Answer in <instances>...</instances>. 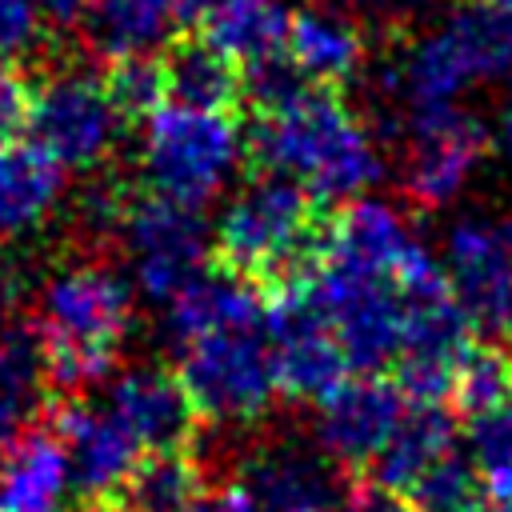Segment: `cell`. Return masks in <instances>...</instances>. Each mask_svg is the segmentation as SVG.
I'll use <instances>...</instances> for the list:
<instances>
[{
	"label": "cell",
	"mask_w": 512,
	"mask_h": 512,
	"mask_svg": "<svg viewBox=\"0 0 512 512\" xmlns=\"http://www.w3.org/2000/svg\"><path fill=\"white\" fill-rule=\"evenodd\" d=\"M284 56L308 84L340 88L364 64V36H360L356 20H348L344 12L324 8V4H304V8L288 12Z\"/></svg>",
	"instance_id": "18"
},
{
	"label": "cell",
	"mask_w": 512,
	"mask_h": 512,
	"mask_svg": "<svg viewBox=\"0 0 512 512\" xmlns=\"http://www.w3.org/2000/svg\"><path fill=\"white\" fill-rule=\"evenodd\" d=\"M104 88H108V96H112V104H116V112H120L124 124H144L168 100L160 60H152V56L116 60L104 72Z\"/></svg>",
	"instance_id": "31"
},
{
	"label": "cell",
	"mask_w": 512,
	"mask_h": 512,
	"mask_svg": "<svg viewBox=\"0 0 512 512\" xmlns=\"http://www.w3.org/2000/svg\"><path fill=\"white\" fill-rule=\"evenodd\" d=\"M36 328L48 352L52 388L76 396L116 368L132 328V284L112 264H68L44 284Z\"/></svg>",
	"instance_id": "2"
},
{
	"label": "cell",
	"mask_w": 512,
	"mask_h": 512,
	"mask_svg": "<svg viewBox=\"0 0 512 512\" xmlns=\"http://www.w3.org/2000/svg\"><path fill=\"white\" fill-rule=\"evenodd\" d=\"M264 296H268V340H272L280 392H288L292 400H320L336 380L348 376V360L320 304L312 300L308 272L268 288Z\"/></svg>",
	"instance_id": "11"
},
{
	"label": "cell",
	"mask_w": 512,
	"mask_h": 512,
	"mask_svg": "<svg viewBox=\"0 0 512 512\" xmlns=\"http://www.w3.org/2000/svg\"><path fill=\"white\" fill-rule=\"evenodd\" d=\"M92 512H128V508H120V504H92Z\"/></svg>",
	"instance_id": "40"
},
{
	"label": "cell",
	"mask_w": 512,
	"mask_h": 512,
	"mask_svg": "<svg viewBox=\"0 0 512 512\" xmlns=\"http://www.w3.org/2000/svg\"><path fill=\"white\" fill-rule=\"evenodd\" d=\"M244 156V136L232 112L164 104L144 120L140 168L152 196L184 208H204L220 196Z\"/></svg>",
	"instance_id": "4"
},
{
	"label": "cell",
	"mask_w": 512,
	"mask_h": 512,
	"mask_svg": "<svg viewBox=\"0 0 512 512\" xmlns=\"http://www.w3.org/2000/svg\"><path fill=\"white\" fill-rule=\"evenodd\" d=\"M404 404L408 400L396 388V380L380 372H352L316 400V416H312L316 448L332 464L364 468L388 444Z\"/></svg>",
	"instance_id": "14"
},
{
	"label": "cell",
	"mask_w": 512,
	"mask_h": 512,
	"mask_svg": "<svg viewBox=\"0 0 512 512\" xmlns=\"http://www.w3.org/2000/svg\"><path fill=\"white\" fill-rule=\"evenodd\" d=\"M120 236L132 264V284L168 304L188 280L204 272L208 260V228L196 208L172 204L164 196H140L124 204Z\"/></svg>",
	"instance_id": "10"
},
{
	"label": "cell",
	"mask_w": 512,
	"mask_h": 512,
	"mask_svg": "<svg viewBox=\"0 0 512 512\" xmlns=\"http://www.w3.org/2000/svg\"><path fill=\"white\" fill-rule=\"evenodd\" d=\"M452 448H456V416L444 408V400H408L388 444L372 460V476L392 492H408V484Z\"/></svg>",
	"instance_id": "23"
},
{
	"label": "cell",
	"mask_w": 512,
	"mask_h": 512,
	"mask_svg": "<svg viewBox=\"0 0 512 512\" xmlns=\"http://www.w3.org/2000/svg\"><path fill=\"white\" fill-rule=\"evenodd\" d=\"M268 316V296L260 284L228 272V268H216V272H200L196 280H188L172 300H168V312H164V336L172 348L204 336V332H216V328H228V324H248V320H264Z\"/></svg>",
	"instance_id": "19"
},
{
	"label": "cell",
	"mask_w": 512,
	"mask_h": 512,
	"mask_svg": "<svg viewBox=\"0 0 512 512\" xmlns=\"http://www.w3.org/2000/svg\"><path fill=\"white\" fill-rule=\"evenodd\" d=\"M444 276L476 336L512 340V220H456L444 240Z\"/></svg>",
	"instance_id": "9"
},
{
	"label": "cell",
	"mask_w": 512,
	"mask_h": 512,
	"mask_svg": "<svg viewBox=\"0 0 512 512\" xmlns=\"http://www.w3.org/2000/svg\"><path fill=\"white\" fill-rule=\"evenodd\" d=\"M188 512H212V504H208V496H200V500H196V504H192Z\"/></svg>",
	"instance_id": "39"
},
{
	"label": "cell",
	"mask_w": 512,
	"mask_h": 512,
	"mask_svg": "<svg viewBox=\"0 0 512 512\" xmlns=\"http://www.w3.org/2000/svg\"><path fill=\"white\" fill-rule=\"evenodd\" d=\"M204 496V472L184 448L144 452L128 472L116 504L128 512H188Z\"/></svg>",
	"instance_id": "27"
},
{
	"label": "cell",
	"mask_w": 512,
	"mask_h": 512,
	"mask_svg": "<svg viewBox=\"0 0 512 512\" xmlns=\"http://www.w3.org/2000/svg\"><path fill=\"white\" fill-rule=\"evenodd\" d=\"M240 480L260 512H336V504L344 500L332 460L296 444L264 448L248 460Z\"/></svg>",
	"instance_id": "17"
},
{
	"label": "cell",
	"mask_w": 512,
	"mask_h": 512,
	"mask_svg": "<svg viewBox=\"0 0 512 512\" xmlns=\"http://www.w3.org/2000/svg\"><path fill=\"white\" fill-rule=\"evenodd\" d=\"M472 348V328L452 300V288L404 300V332L392 356V380L404 400H444L456 368Z\"/></svg>",
	"instance_id": "12"
},
{
	"label": "cell",
	"mask_w": 512,
	"mask_h": 512,
	"mask_svg": "<svg viewBox=\"0 0 512 512\" xmlns=\"http://www.w3.org/2000/svg\"><path fill=\"white\" fill-rule=\"evenodd\" d=\"M512 72V16L468 4L452 12L432 36H424L400 64V92L412 108L456 104L472 84Z\"/></svg>",
	"instance_id": "7"
},
{
	"label": "cell",
	"mask_w": 512,
	"mask_h": 512,
	"mask_svg": "<svg viewBox=\"0 0 512 512\" xmlns=\"http://www.w3.org/2000/svg\"><path fill=\"white\" fill-rule=\"evenodd\" d=\"M32 4H36L40 16L52 20V24H80L92 0H32Z\"/></svg>",
	"instance_id": "35"
},
{
	"label": "cell",
	"mask_w": 512,
	"mask_h": 512,
	"mask_svg": "<svg viewBox=\"0 0 512 512\" xmlns=\"http://www.w3.org/2000/svg\"><path fill=\"white\" fill-rule=\"evenodd\" d=\"M168 4V12L176 16V20H196L204 8H208V0H164Z\"/></svg>",
	"instance_id": "37"
},
{
	"label": "cell",
	"mask_w": 512,
	"mask_h": 512,
	"mask_svg": "<svg viewBox=\"0 0 512 512\" xmlns=\"http://www.w3.org/2000/svg\"><path fill=\"white\" fill-rule=\"evenodd\" d=\"M108 408L140 444V452L188 448L200 424V412L180 376L156 364H136L120 372L108 388Z\"/></svg>",
	"instance_id": "16"
},
{
	"label": "cell",
	"mask_w": 512,
	"mask_h": 512,
	"mask_svg": "<svg viewBox=\"0 0 512 512\" xmlns=\"http://www.w3.org/2000/svg\"><path fill=\"white\" fill-rule=\"evenodd\" d=\"M256 172L296 180L320 204H348L384 176L380 148L336 88L308 84L288 104L256 112L244 140Z\"/></svg>",
	"instance_id": "1"
},
{
	"label": "cell",
	"mask_w": 512,
	"mask_h": 512,
	"mask_svg": "<svg viewBox=\"0 0 512 512\" xmlns=\"http://www.w3.org/2000/svg\"><path fill=\"white\" fill-rule=\"evenodd\" d=\"M284 32L288 12L280 0H208L200 12V36L240 68L284 52Z\"/></svg>",
	"instance_id": "25"
},
{
	"label": "cell",
	"mask_w": 512,
	"mask_h": 512,
	"mask_svg": "<svg viewBox=\"0 0 512 512\" xmlns=\"http://www.w3.org/2000/svg\"><path fill=\"white\" fill-rule=\"evenodd\" d=\"M308 288L340 340L348 368L380 372L392 364L404 332V292L396 276L320 248L308 268Z\"/></svg>",
	"instance_id": "6"
},
{
	"label": "cell",
	"mask_w": 512,
	"mask_h": 512,
	"mask_svg": "<svg viewBox=\"0 0 512 512\" xmlns=\"http://www.w3.org/2000/svg\"><path fill=\"white\" fill-rule=\"evenodd\" d=\"M52 432L60 440L72 496H84L88 504H108L120 496L128 472L140 460V444L128 436V428L112 416V408H96L88 400H64L52 416Z\"/></svg>",
	"instance_id": "15"
},
{
	"label": "cell",
	"mask_w": 512,
	"mask_h": 512,
	"mask_svg": "<svg viewBox=\"0 0 512 512\" xmlns=\"http://www.w3.org/2000/svg\"><path fill=\"white\" fill-rule=\"evenodd\" d=\"M476 4H484V8H496V12L512 16V0H476Z\"/></svg>",
	"instance_id": "38"
},
{
	"label": "cell",
	"mask_w": 512,
	"mask_h": 512,
	"mask_svg": "<svg viewBox=\"0 0 512 512\" xmlns=\"http://www.w3.org/2000/svg\"><path fill=\"white\" fill-rule=\"evenodd\" d=\"M172 12L164 0H92L80 28L92 56L116 64L128 56H148L172 32Z\"/></svg>",
	"instance_id": "26"
},
{
	"label": "cell",
	"mask_w": 512,
	"mask_h": 512,
	"mask_svg": "<svg viewBox=\"0 0 512 512\" xmlns=\"http://www.w3.org/2000/svg\"><path fill=\"white\" fill-rule=\"evenodd\" d=\"M320 200L296 180L260 172L220 212L212 228V256L220 268L260 284L264 292L304 276L316 264L324 216Z\"/></svg>",
	"instance_id": "3"
},
{
	"label": "cell",
	"mask_w": 512,
	"mask_h": 512,
	"mask_svg": "<svg viewBox=\"0 0 512 512\" xmlns=\"http://www.w3.org/2000/svg\"><path fill=\"white\" fill-rule=\"evenodd\" d=\"M456 408L464 416H480L488 408H500V404H512V360L496 348V344H472L456 368V380H452V392Z\"/></svg>",
	"instance_id": "30"
},
{
	"label": "cell",
	"mask_w": 512,
	"mask_h": 512,
	"mask_svg": "<svg viewBox=\"0 0 512 512\" xmlns=\"http://www.w3.org/2000/svg\"><path fill=\"white\" fill-rule=\"evenodd\" d=\"M64 196V168L32 140H0V244L36 232Z\"/></svg>",
	"instance_id": "21"
},
{
	"label": "cell",
	"mask_w": 512,
	"mask_h": 512,
	"mask_svg": "<svg viewBox=\"0 0 512 512\" xmlns=\"http://www.w3.org/2000/svg\"><path fill=\"white\" fill-rule=\"evenodd\" d=\"M176 376L188 388L196 412L216 424H252L268 412L276 384V360L268 340V316L204 332L176 348Z\"/></svg>",
	"instance_id": "5"
},
{
	"label": "cell",
	"mask_w": 512,
	"mask_h": 512,
	"mask_svg": "<svg viewBox=\"0 0 512 512\" xmlns=\"http://www.w3.org/2000/svg\"><path fill=\"white\" fill-rule=\"evenodd\" d=\"M488 148V132L476 116L456 104H424L408 116V156H404V192L424 204H448L472 176Z\"/></svg>",
	"instance_id": "13"
},
{
	"label": "cell",
	"mask_w": 512,
	"mask_h": 512,
	"mask_svg": "<svg viewBox=\"0 0 512 512\" xmlns=\"http://www.w3.org/2000/svg\"><path fill=\"white\" fill-rule=\"evenodd\" d=\"M68 464L52 428H24L0 448V512H64Z\"/></svg>",
	"instance_id": "20"
},
{
	"label": "cell",
	"mask_w": 512,
	"mask_h": 512,
	"mask_svg": "<svg viewBox=\"0 0 512 512\" xmlns=\"http://www.w3.org/2000/svg\"><path fill=\"white\" fill-rule=\"evenodd\" d=\"M404 496L416 512H480L484 500H488L468 452H460V448H452L432 468H424L408 484Z\"/></svg>",
	"instance_id": "28"
},
{
	"label": "cell",
	"mask_w": 512,
	"mask_h": 512,
	"mask_svg": "<svg viewBox=\"0 0 512 512\" xmlns=\"http://www.w3.org/2000/svg\"><path fill=\"white\" fill-rule=\"evenodd\" d=\"M508 360H512V356H508Z\"/></svg>",
	"instance_id": "41"
},
{
	"label": "cell",
	"mask_w": 512,
	"mask_h": 512,
	"mask_svg": "<svg viewBox=\"0 0 512 512\" xmlns=\"http://www.w3.org/2000/svg\"><path fill=\"white\" fill-rule=\"evenodd\" d=\"M468 460L484 492L500 504H512V404L468 416Z\"/></svg>",
	"instance_id": "29"
},
{
	"label": "cell",
	"mask_w": 512,
	"mask_h": 512,
	"mask_svg": "<svg viewBox=\"0 0 512 512\" xmlns=\"http://www.w3.org/2000/svg\"><path fill=\"white\" fill-rule=\"evenodd\" d=\"M28 104H32L28 80L16 72V64L0 60V140H12L28 124Z\"/></svg>",
	"instance_id": "33"
},
{
	"label": "cell",
	"mask_w": 512,
	"mask_h": 512,
	"mask_svg": "<svg viewBox=\"0 0 512 512\" xmlns=\"http://www.w3.org/2000/svg\"><path fill=\"white\" fill-rule=\"evenodd\" d=\"M164 92L172 104L204 108V112H232L244 96V72L204 36L168 40L160 56Z\"/></svg>",
	"instance_id": "24"
},
{
	"label": "cell",
	"mask_w": 512,
	"mask_h": 512,
	"mask_svg": "<svg viewBox=\"0 0 512 512\" xmlns=\"http://www.w3.org/2000/svg\"><path fill=\"white\" fill-rule=\"evenodd\" d=\"M28 140L48 152L60 168H96L124 120L104 88V76L92 68H52L36 88L28 104Z\"/></svg>",
	"instance_id": "8"
},
{
	"label": "cell",
	"mask_w": 512,
	"mask_h": 512,
	"mask_svg": "<svg viewBox=\"0 0 512 512\" xmlns=\"http://www.w3.org/2000/svg\"><path fill=\"white\" fill-rule=\"evenodd\" d=\"M44 36V16L32 0H0V60L16 64L32 56Z\"/></svg>",
	"instance_id": "32"
},
{
	"label": "cell",
	"mask_w": 512,
	"mask_h": 512,
	"mask_svg": "<svg viewBox=\"0 0 512 512\" xmlns=\"http://www.w3.org/2000/svg\"><path fill=\"white\" fill-rule=\"evenodd\" d=\"M52 392L48 352L36 320L0 324V448L36 424Z\"/></svg>",
	"instance_id": "22"
},
{
	"label": "cell",
	"mask_w": 512,
	"mask_h": 512,
	"mask_svg": "<svg viewBox=\"0 0 512 512\" xmlns=\"http://www.w3.org/2000/svg\"><path fill=\"white\" fill-rule=\"evenodd\" d=\"M372 12H380V16H408V12H416V8H424L428 0H364Z\"/></svg>",
	"instance_id": "36"
},
{
	"label": "cell",
	"mask_w": 512,
	"mask_h": 512,
	"mask_svg": "<svg viewBox=\"0 0 512 512\" xmlns=\"http://www.w3.org/2000/svg\"><path fill=\"white\" fill-rule=\"evenodd\" d=\"M336 512H416V508L408 504L404 492H392V488H384V484L372 480V484L348 488L344 500L336 504Z\"/></svg>",
	"instance_id": "34"
}]
</instances>
